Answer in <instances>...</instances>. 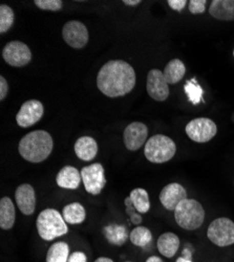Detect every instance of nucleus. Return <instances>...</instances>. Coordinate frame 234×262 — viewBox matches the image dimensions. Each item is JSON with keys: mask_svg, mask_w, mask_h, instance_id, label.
<instances>
[{"mask_svg": "<svg viewBox=\"0 0 234 262\" xmlns=\"http://www.w3.org/2000/svg\"><path fill=\"white\" fill-rule=\"evenodd\" d=\"M145 262H163V260H162V258H160L159 256L154 255V256L148 257Z\"/></svg>", "mask_w": 234, "mask_h": 262, "instance_id": "obj_35", "label": "nucleus"}, {"mask_svg": "<svg viewBox=\"0 0 234 262\" xmlns=\"http://www.w3.org/2000/svg\"><path fill=\"white\" fill-rule=\"evenodd\" d=\"M186 134L190 140L197 143H207L217 136V124L207 118H199L186 125Z\"/></svg>", "mask_w": 234, "mask_h": 262, "instance_id": "obj_7", "label": "nucleus"}, {"mask_svg": "<svg viewBox=\"0 0 234 262\" xmlns=\"http://www.w3.org/2000/svg\"><path fill=\"white\" fill-rule=\"evenodd\" d=\"M136 85V72L130 63L112 60L105 63L97 76L99 91L110 98L130 94Z\"/></svg>", "mask_w": 234, "mask_h": 262, "instance_id": "obj_1", "label": "nucleus"}, {"mask_svg": "<svg viewBox=\"0 0 234 262\" xmlns=\"http://www.w3.org/2000/svg\"><path fill=\"white\" fill-rule=\"evenodd\" d=\"M131 201L136 210L141 214H146L151 210L150 194L143 188H136L130 194Z\"/></svg>", "mask_w": 234, "mask_h": 262, "instance_id": "obj_25", "label": "nucleus"}, {"mask_svg": "<svg viewBox=\"0 0 234 262\" xmlns=\"http://www.w3.org/2000/svg\"><path fill=\"white\" fill-rule=\"evenodd\" d=\"M81 171L73 166H65L57 174V185L67 190H77L81 184Z\"/></svg>", "mask_w": 234, "mask_h": 262, "instance_id": "obj_16", "label": "nucleus"}, {"mask_svg": "<svg viewBox=\"0 0 234 262\" xmlns=\"http://www.w3.org/2000/svg\"><path fill=\"white\" fill-rule=\"evenodd\" d=\"M176 262H194V261L191 260V259H187V258H185V257L182 256V257H179Z\"/></svg>", "mask_w": 234, "mask_h": 262, "instance_id": "obj_38", "label": "nucleus"}, {"mask_svg": "<svg viewBox=\"0 0 234 262\" xmlns=\"http://www.w3.org/2000/svg\"><path fill=\"white\" fill-rule=\"evenodd\" d=\"M123 4L126 6H138L139 4H141V2L140 0H124Z\"/></svg>", "mask_w": 234, "mask_h": 262, "instance_id": "obj_36", "label": "nucleus"}, {"mask_svg": "<svg viewBox=\"0 0 234 262\" xmlns=\"http://www.w3.org/2000/svg\"><path fill=\"white\" fill-rule=\"evenodd\" d=\"M181 242L177 234L173 232H166L162 234L157 242L158 251L166 258H173L178 253Z\"/></svg>", "mask_w": 234, "mask_h": 262, "instance_id": "obj_18", "label": "nucleus"}, {"mask_svg": "<svg viewBox=\"0 0 234 262\" xmlns=\"http://www.w3.org/2000/svg\"><path fill=\"white\" fill-rule=\"evenodd\" d=\"M62 216L69 225H80L87 218V211L81 204L72 203L63 208Z\"/></svg>", "mask_w": 234, "mask_h": 262, "instance_id": "obj_22", "label": "nucleus"}, {"mask_svg": "<svg viewBox=\"0 0 234 262\" xmlns=\"http://www.w3.org/2000/svg\"><path fill=\"white\" fill-rule=\"evenodd\" d=\"M205 210L196 200L186 199L175 210V220L179 227L187 231H195L202 227L205 221Z\"/></svg>", "mask_w": 234, "mask_h": 262, "instance_id": "obj_4", "label": "nucleus"}, {"mask_svg": "<svg viewBox=\"0 0 234 262\" xmlns=\"http://www.w3.org/2000/svg\"><path fill=\"white\" fill-rule=\"evenodd\" d=\"M53 148L54 141L48 131L35 130L20 140L18 151L24 160L38 164L51 156Z\"/></svg>", "mask_w": 234, "mask_h": 262, "instance_id": "obj_2", "label": "nucleus"}, {"mask_svg": "<svg viewBox=\"0 0 234 262\" xmlns=\"http://www.w3.org/2000/svg\"><path fill=\"white\" fill-rule=\"evenodd\" d=\"M68 262H88V256L83 252L76 251L70 255Z\"/></svg>", "mask_w": 234, "mask_h": 262, "instance_id": "obj_32", "label": "nucleus"}, {"mask_svg": "<svg viewBox=\"0 0 234 262\" xmlns=\"http://www.w3.org/2000/svg\"><path fill=\"white\" fill-rule=\"evenodd\" d=\"M15 201L21 213L27 216L32 215L36 210V193L33 186L20 185L15 191Z\"/></svg>", "mask_w": 234, "mask_h": 262, "instance_id": "obj_15", "label": "nucleus"}, {"mask_svg": "<svg viewBox=\"0 0 234 262\" xmlns=\"http://www.w3.org/2000/svg\"><path fill=\"white\" fill-rule=\"evenodd\" d=\"M233 56H234V50H233Z\"/></svg>", "mask_w": 234, "mask_h": 262, "instance_id": "obj_40", "label": "nucleus"}, {"mask_svg": "<svg viewBox=\"0 0 234 262\" xmlns=\"http://www.w3.org/2000/svg\"><path fill=\"white\" fill-rule=\"evenodd\" d=\"M44 113L45 108L40 101L29 100L21 105L16 116V122L20 127L28 128L40 121Z\"/></svg>", "mask_w": 234, "mask_h": 262, "instance_id": "obj_11", "label": "nucleus"}, {"mask_svg": "<svg viewBox=\"0 0 234 262\" xmlns=\"http://www.w3.org/2000/svg\"><path fill=\"white\" fill-rule=\"evenodd\" d=\"M163 74L168 84H176L184 78L186 68L180 59H174L168 62Z\"/></svg>", "mask_w": 234, "mask_h": 262, "instance_id": "obj_23", "label": "nucleus"}, {"mask_svg": "<svg viewBox=\"0 0 234 262\" xmlns=\"http://www.w3.org/2000/svg\"><path fill=\"white\" fill-rule=\"evenodd\" d=\"M186 199H188L187 191L179 183L168 184L160 193V202L168 211H175L177 207Z\"/></svg>", "mask_w": 234, "mask_h": 262, "instance_id": "obj_14", "label": "nucleus"}, {"mask_svg": "<svg viewBox=\"0 0 234 262\" xmlns=\"http://www.w3.org/2000/svg\"><path fill=\"white\" fill-rule=\"evenodd\" d=\"M207 237L220 248L234 245V223L227 217L217 218L208 227Z\"/></svg>", "mask_w": 234, "mask_h": 262, "instance_id": "obj_6", "label": "nucleus"}, {"mask_svg": "<svg viewBox=\"0 0 234 262\" xmlns=\"http://www.w3.org/2000/svg\"><path fill=\"white\" fill-rule=\"evenodd\" d=\"M167 4L173 10L181 12L188 3L186 2V0H168Z\"/></svg>", "mask_w": 234, "mask_h": 262, "instance_id": "obj_33", "label": "nucleus"}, {"mask_svg": "<svg viewBox=\"0 0 234 262\" xmlns=\"http://www.w3.org/2000/svg\"><path fill=\"white\" fill-rule=\"evenodd\" d=\"M177 152L176 143L166 136L157 135L147 140L144 146V156L153 164H164L172 160Z\"/></svg>", "mask_w": 234, "mask_h": 262, "instance_id": "obj_5", "label": "nucleus"}, {"mask_svg": "<svg viewBox=\"0 0 234 262\" xmlns=\"http://www.w3.org/2000/svg\"><path fill=\"white\" fill-rule=\"evenodd\" d=\"M74 150L78 159L84 162H91L97 157L99 147L94 138L81 137L76 141Z\"/></svg>", "mask_w": 234, "mask_h": 262, "instance_id": "obj_17", "label": "nucleus"}, {"mask_svg": "<svg viewBox=\"0 0 234 262\" xmlns=\"http://www.w3.org/2000/svg\"><path fill=\"white\" fill-rule=\"evenodd\" d=\"M103 235L112 246L122 247L130 239V232L123 225L111 224L103 228Z\"/></svg>", "mask_w": 234, "mask_h": 262, "instance_id": "obj_19", "label": "nucleus"}, {"mask_svg": "<svg viewBox=\"0 0 234 262\" xmlns=\"http://www.w3.org/2000/svg\"><path fill=\"white\" fill-rule=\"evenodd\" d=\"M189 11L191 14H203L206 10V0H190Z\"/></svg>", "mask_w": 234, "mask_h": 262, "instance_id": "obj_31", "label": "nucleus"}, {"mask_svg": "<svg viewBox=\"0 0 234 262\" xmlns=\"http://www.w3.org/2000/svg\"><path fill=\"white\" fill-rule=\"evenodd\" d=\"M94 262H115L112 258H109V257H104V256H101L99 258H97Z\"/></svg>", "mask_w": 234, "mask_h": 262, "instance_id": "obj_37", "label": "nucleus"}, {"mask_svg": "<svg viewBox=\"0 0 234 262\" xmlns=\"http://www.w3.org/2000/svg\"><path fill=\"white\" fill-rule=\"evenodd\" d=\"M36 227L38 235L45 242H53L56 238L65 236L69 233V227L62 213L55 209H46L39 213Z\"/></svg>", "mask_w": 234, "mask_h": 262, "instance_id": "obj_3", "label": "nucleus"}, {"mask_svg": "<svg viewBox=\"0 0 234 262\" xmlns=\"http://www.w3.org/2000/svg\"><path fill=\"white\" fill-rule=\"evenodd\" d=\"M70 246L66 242H57L53 244L46 256L47 262H68L70 258Z\"/></svg>", "mask_w": 234, "mask_h": 262, "instance_id": "obj_24", "label": "nucleus"}, {"mask_svg": "<svg viewBox=\"0 0 234 262\" xmlns=\"http://www.w3.org/2000/svg\"><path fill=\"white\" fill-rule=\"evenodd\" d=\"M146 90L150 97L158 102H163L168 98L169 87L162 71H150V73L147 75Z\"/></svg>", "mask_w": 234, "mask_h": 262, "instance_id": "obj_13", "label": "nucleus"}, {"mask_svg": "<svg viewBox=\"0 0 234 262\" xmlns=\"http://www.w3.org/2000/svg\"><path fill=\"white\" fill-rule=\"evenodd\" d=\"M62 37L73 49H83L89 42V31L77 20L69 21L62 29Z\"/></svg>", "mask_w": 234, "mask_h": 262, "instance_id": "obj_10", "label": "nucleus"}, {"mask_svg": "<svg viewBox=\"0 0 234 262\" xmlns=\"http://www.w3.org/2000/svg\"><path fill=\"white\" fill-rule=\"evenodd\" d=\"M4 60L14 68H23L32 60V52L26 43L11 41L3 50Z\"/></svg>", "mask_w": 234, "mask_h": 262, "instance_id": "obj_9", "label": "nucleus"}, {"mask_svg": "<svg viewBox=\"0 0 234 262\" xmlns=\"http://www.w3.org/2000/svg\"><path fill=\"white\" fill-rule=\"evenodd\" d=\"M184 91L188 97V100L194 105H197L201 101H203L204 91L202 90V87L197 83L196 79H193L191 81H187L184 86Z\"/></svg>", "mask_w": 234, "mask_h": 262, "instance_id": "obj_27", "label": "nucleus"}, {"mask_svg": "<svg viewBox=\"0 0 234 262\" xmlns=\"http://www.w3.org/2000/svg\"><path fill=\"white\" fill-rule=\"evenodd\" d=\"M148 128L144 123L134 122L124 129L123 141L130 151H137L147 142Z\"/></svg>", "mask_w": 234, "mask_h": 262, "instance_id": "obj_12", "label": "nucleus"}, {"mask_svg": "<svg viewBox=\"0 0 234 262\" xmlns=\"http://www.w3.org/2000/svg\"><path fill=\"white\" fill-rule=\"evenodd\" d=\"M34 4L41 10L52 12H58L63 7L61 0H35Z\"/></svg>", "mask_w": 234, "mask_h": 262, "instance_id": "obj_30", "label": "nucleus"}, {"mask_svg": "<svg viewBox=\"0 0 234 262\" xmlns=\"http://www.w3.org/2000/svg\"><path fill=\"white\" fill-rule=\"evenodd\" d=\"M9 92V86H8V82L5 79V77H0V100H4L6 98V96L8 95Z\"/></svg>", "mask_w": 234, "mask_h": 262, "instance_id": "obj_34", "label": "nucleus"}, {"mask_svg": "<svg viewBox=\"0 0 234 262\" xmlns=\"http://www.w3.org/2000/svg\"><path fill=\"white\" fill-rule=\"evenodd\" d=\"M124 204H125V211H126L127 215L130 216L131 222L133 223V225H135V226L141 225L143 218H142L141 214L136 210L135 206L133 205V203L131 201L130 196L124 200Z\"/></svg>", "mask_w": 234, "mask_h": 262, "instance_id": "obj_29", "label": "nucleus"}, {"mask_svg": "<svg viewBox=\"0 0 234 262\" xmlns=\"http://www.w3.org/2000/svg\"><path fill=\"white\" fill-rule=\"evenodd\" d=\"M124 262H134V261H124Z\"/></svg>", "mask_w": 234, "mask_h": 262, "instance_id": "obj_39", "label": "nucleus"}, {"mask_svg": "<svg viewBox=\"0 0 234 262\" xmlns=\"http://www.w3.org/2000/svg\"><path fill=\"white\" fill-rule=\"evenodd\" d=\"M130 240L134 246L145 248L153 242V234L148 228L137 226L130 233Z\"/></svg>", "mask_w": 234, "mask_h": 262, "instance_id": "obj_26", "label": "nucleus"}, {"mask_svg": "<svg viewBox=\"0 0 234 262\" xmlns=\"http://www.w3.org/2000/svg\"><path fill=\"white\" fill-rule=\"evenodd\" d=\"M16 221L15 205L10 198H3L0 201V228L3 230H11Z\"/></svg>", "mask_w": 234, "mask_h": 262, "instance_id": "obj_21", "label": "nucleus"}, {"mask_svg": "<svg viewBox=\"0 0 234 262\" xmlns=\"http://www.w3.org/2000/svg\"><path fill=\"white\" fill-rule=\"evenodd\" d=\"M209 14L219 20H234V0H214Z\"/></svg>", "mask_w": 234, "mask_h": 262, "instance_id": "obj_20", "label": "nucleus"}, {"mask_svg": "<svg viewBox=\"0 0 234 262\" xmlns=\"http://www.w3.org/2000/svg\"><path fill=\"white\" fill-rule=\"evenodd\" d=\"M14 21L15 14L13 10L7 5L0 6V33L8 32L13 27Z\"/></svg>", "mask_w": 234, "mask_h": 262, "instance_id": "obj_28", "label": "nucleus"}, {"mask_svg": "<svg viewBox=\"0 0 234 262\" xmlns=\"http://www.w3.org/2000/svg\"><path fill=\"white\" fill-rule=\"evenodd\" d=\"M81 178L85 190L92 195H99L108 183L105 170L100 163L83 167L81 170Z\"/></svg>", "mask_w": 234, "mask_h": 262, "instance_id": "obj_8", "label": "nucleus"}]
</instances>
